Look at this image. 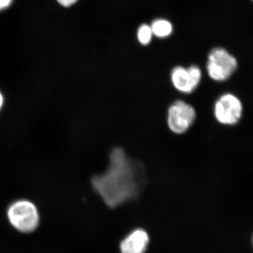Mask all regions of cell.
<instances>
[{"label": "cell", "mask_w": 253, "mask_h": 253, "mask_svg": "<svg viewBox=\"0 0 253 253\" xmlns=\"http://www.w3.org/2000/svg\"><path fill=\"white\" fill-rule=\"evenodd\" d=\"M57 1L62 6L68 7V6H72L75 3L77 2L78 0H57Z\"/></svg>", "instance_id": "11"}, {"label": "cell", "mask_w": 253, "mask_h": 253, "mask_svg": "<svg viewBox=\"0 0 253 253\" xmlns=\"http://www.w3.org/2000/svg\"><path fill=\"white\" fill-rule=\"evenodd\" d=\"M149 243L148 233L142 229H136L123 240L120 249L121 253H145Z\"/></svg>", "instance_id": "7"}, {"label": "cell", "mask_w": 253, "mask_h": 253, "mask_svg": "<svg viewBox=\"0 0 253 253\" xmlns=\"http://www.w3.org/2000/svg\"><path fill=\"white\" fill-rule=\"evenodd\" d=\"M153 33L148 25L144 24L139 27L137 32L138 41L143 45H147L152 39Z\"/></svg>", "instance_id": "9"}, {"label": "cell", "mask_w": 253, "mask_h": 253, "mask_svg": "<svg viewBox=\"0 0 253 253\" xmlns=\"http://www.w3.org/2000/svg\"><path fill=\"white\" fill-rule=\"evenodd\" d=\"M170 78L176 90L184 94H191L199 85L202 72L197 66H191L187 68L176 66L173 68Z\"/></svg>", "instance_id": "6"}, {"label": "cell", "mask_w": 253, "mask_h": 253, "mask_svg": "<svg viewBox=\"0 0 253 253\" xmlns=\"http://www.w3.org/2000/svg\"><path fill=\"white\" fill-rule=\"evenodd\" d=\"M242 114V102L238 96L231 93L221 95L214 104V117L221 124L225 126L237 124Z\"/></svg>", "instance_id": "5"}, {"label": "cell", "mask_w": 253, "mask_h": 253, "mask_svg": "<svg viewBox=\"0 0 253 253\" xmlns=\"http://www.w3.org/2000/svg\"><path fill=\"white\" fill-rule=\"evenodd\" d=\"M196 119V110L182 100H177L168 109V126L174 134L185 133L192 126Z\"/></svg>", "instance_id": "4"}, {"label": "cell", "mask_w": 253, "mask_h": 253, "mask_svg": "<svg viewBox=\"0 0 253 253\" xmlns=\"http://www.w3.org/2000/svg\"><path fill=\"white\" fill-rule=\"evenodd\" d=\"M153 35L158 38H166L171 34L172 26L169 21L166 20L158 19L153 22L151 26Z\"/></svg>", "instance_id": "8"}, {"label": "cell", "mask_w": 253, "mask_h": 253, "mask_svg": "<svg viewBox=\"0 0 253 253\" xmlns=\"http://www.w3.org/2000/svg\"><path fill=\"white\" fill-rule=\"evenodd\" d=\"M237 67V60L224 48H214L208 55V76L214 81H226L234 74Z\"/></svg>", "instance_id": "3"}, {"label": "cell", "mask_w": 253, "mask_h": 253, "mask_svg": "<svg viewBox=\"0 0 253 253\" xmlns=\"http://www.w3.org/2000/svg\"><path fill=\"white\" fill-rule=\"evenodd\" d=\"M3 104H4V98H3V95L0 92V110L2 107Z\"/></svg>", "instance_id": "12"}, {"label": "cell", "mask_w": 253, "mask_h": 253, "mask_svg": "<svg viewBox=\"0 0 253 253\" xmlns=\"http://www.w3.org/2000/svg\"><path fill=\"white\" fill-rule=\"evenodd\" d=\"M146 182L144 165L128 156L121 148H115L109 156L106 172L94 176L91 184L109 207L116 208L135 199Z\"/></svg>", "instance_id": "1"}, {"label": "cell", "mask_w": 253, "mask_h": 253, "mask_svg": "<svg viewBox=\"0 0 253 253\" xmlns=\"http://www.w3.org/2000/svg\"><path fill=\"white\" fill-rule=\"evenodd\" d=\"M12 1L13 0H0V11L7 9Z\"/></svg>", "instance_id": "10"}, {"label": "cell", "mask_w": 253, "mask_h": 253, "mask_svg": "<svg viewBox=\"0 0 253 253\" xmlns=\"http://www.w3.org/2000/svg\"><path fill=\"white\" fill-rule=\"evenodd\" d=\"M7 217L11 226L20 232L31 233L39 225L38 208L28 200H18L10 205Z\"/></svg>", "instance_id": "2"}]
</instances>
